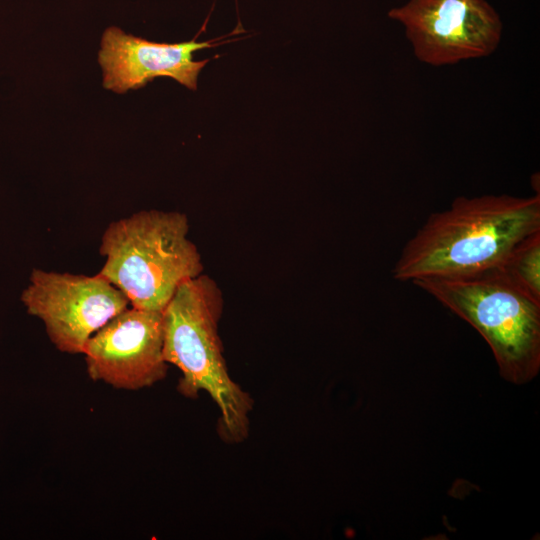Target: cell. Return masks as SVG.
Wrapping results in <instances>:
<instances>
[{
    "mask_svg": "<svg viewBox=\"0 0 540 540\" xmlns=\"http://www.w3.org/2000/svg\"><path fill=\"white\" fill-rule=\"evenodd\" d=\"M540 230V196H460L430 214L392 268L398 281L451 278L498 266L526 236Z\"/></svg>",
    "mask_w": 540,
    "mask_h": 540,
    "instance_id": "obj_1",
    "label": "cell"
},
{
    "mask_svg": "<svg viewBox=\"0 0 540 540\" xmlns=\"http://www.w3.org/2000/svg\"><path fill=\"white\" fill-rule=\"evenodd\" d=\"M223 308L222 291L210 276L181 284L163 310V353L181 372L178 392L190 399L208 393L220 411V439L238 444L248 438L254 401L228 372L218 332Z\"/></svg>",
    "mask_w": 540,
    "mask_h": 540,
    "instance_id": "obj_2",
    "label": "cell"
},
{
    "mask_svg": "<svg viewBox=\"0 0 540 540\" xmlns=\"http://www.w3.org/2000/svg\"><path fill=\"white\" fill-rule=\"evenodd\" d=\"M181 212L143 210L111 222L99 252V275L117 287L135 308L163 311L184 282L203 273L197 246L189 239Z\"/></svg>",
    "mask_w": 540,
    "mask_h": 540,
    "instance_id": "obj_3",
    "label": "cell"
},
{
    "mask_svg": "<svg viewBox=\"0 0 540 540\" xmlns=\"http://www.w3.org/2000/svg\"><path fill=\"white\" fill-rule=\"evenodd\" d=\"M414 285L473 326L490 346L499 373L522 385L540 370V303L497 267L460 277L420 278Z\"/></svg>",
    "mask_w": 540,
    "mask_h": 540,
    "instance_id": "obj_4",
    "label": "cell"
},
{
    "mask_svg": "<svg viewBox=\"0 0 540 540\" xmlns=\"http://www.w3.org/2000/svg\"><path fill=\"white\" fill-rule=\"evenodd\" d=\"M27 312L40 319L61 352L82 354L88 339L130 305L98 273L93 276L33 269L21 294Z\"/></svg>",
    "mask_w": 540,
    "mask_h": 540,
    "instance_id": "obj_5",
    "label": "cell"
},
{
    "mask_svg": "<svg viewBox=\"0 0 540 540\" xmlns=\"http://www.w3.org/2000/svg\"><path fill=\"white\" fill-rule=\"evenodd\" d=\"M388 16L404 27L416 58L432 66L486 57L497 49L503 31L486 0H408Z\"/></svg>",
    "mask_w": 540,
    "mask_h": 540,
    "instance_id": "obj_6",
    "label": "cell"
},
{
    "mask_svg": "<svg viewBox=\"0 0 540 540\" xmlns=\"http://www.w3.org/2000/svg\"><path fill=\"white\" fill-rule=\"evenodd\" d=\"M163 311L126 308L86 342L87 373L114 388L139 390L163 380Z\"/></svg>",
    "mask_w": 540,
    "mask_h": 540,
    "instance_id": "obj_7",
    "label": "cell"
},
{
    "mask_svg": "<svg viewBox=\"0 0 540 540\" xmlns=\"http://www.w3.org/2000/svg\"><path fill=\"white\" fill-rule=\"evenodd\" d=\"M213 43L214 40L196 42L195 38L181 43H157L109 27L103 33L99 51L103 86L125 93L162 76L196 90L198 75L208 60L194 61L193 53L213 47Z\"/></svg>",
    "mask_w": 540,
    "mask_h": 540,
    "instance_id": "obj_8",
    "label": "cell"
},
{
    "mask_svg": "<svg viewBox=\"0 0 540 540\" xmlns=\"http://www.w3.org/2000/svg\"><path fill=\"white\" fill-rule=\"evenodd\" d=\"M496 267L514 286L540 303V230L519 241Z\"/></svg>",
    "mask_w": 540,
    "mask_h": 540,
    "instance_id": "obj_9",
    "label": "cell"
}]
</instances>
